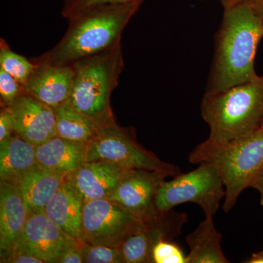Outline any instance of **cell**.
I'll return each instance as SVG.
<instances>
[{"mask_svg":"<svg viewBox=\"0 0 263 263\" xmlns=\"http://www.w3.org/2000/svg\"><path fill=\"white\" fill-rule=\"evenodd\" d=\"M193 171L174 176L161 185L155 197L157 212H166L176 205L192 202L202 209L205 217H213L224 198L220 175L212 162H202Z\"/></svg>","mask_w":263,"mask_h":263,"instance_id":"8992f818","label":"cell"},{"mask_svg":"<svg viewBox=\"0 0 263 263\" xmlns=\"http://www.w3.org/2000/svg\"><path fill=\"white\" fill-rule=\"evenodd\" d=\"M200 110L210 129L209 143H226L251 134L263 126V77L205 92Z\"/></svg>","mask_w":263,"mask_h":263,"instance_id":"3957f363","label":"cell"},{"mask_svg":"<svg viewBox=\"0 0 263 263\" xmlns=\"http://www.w3.org/2000/svg\"><path fill=\"white\" fill-rule=\"evenodd\" d=\"M81 243L48 219L44 213H33L29 214L23 233L13 252L24 251L44 263H59L66 251Z\"/></svg>","mask_w":263,"mask_h":263,"instance_id":"30bf717a","label":"cell"},{"mask_svg":"<svg viewBox=\"0 0 263 263\" xmlns=\"http://www.w3.org/2000/svg\"><path fill=\"white\" fill-rule=\"evenodd\" d=\"M190 252L187 263H228L221 248V234L216 229L213 217H205L195 230L186 236Z\"/></svg>","mask_w":263,"mask_h":263,"instance_id":"d6986e66","label":"cell"},{"mask_svg":"<svg viewBox=\"0 0 263 263\" xmlns=\"http://www.w3.org/2000/svg\"><path fill=\"white\" fill-rule=\"evenodd\" d=\"M36 164L34 145L15 133L0 142V181L15 182Z\"/></svg>","mask_w":263,"mask_h":263,"instance_id":"ac0fdd59","label":"cell"},{"mask_svg":"<svg viewBox=\"0 0 263 263\" xmlns=\"http://www.w3.org/2000/svg\"><path fill=\"white\" fill-rule=\"evenodd\" d=\"M9 107L15 133L25 141L37 146L57 136L54 110L32 95L22 91Z\"/></svg>","mask_w":263,"mask_h":263,"instance_id":"8fae6325","label":"cell"},{"mask_svg":"<svg viewBox=\"0 0 263 263\" xmlns=\"http://www.w3.org/2000/svg\"><path fill=\"white\" fill-rule=\"evenodd\" d=\"M5 262L7 263H44L43 260L29 252L16 250L8 257Z\"/></svg>","mask_w":263,"mask_h":263,"instance_id":"f1b7e54d","label":"cell"},{"mask_svg":"<svg viewBox=\"0 0 263 263\" xmlns=\"http://www.w3.org/2000/svg\"><path fill=\"white\" fill-rule=\"evenodd\" d=\"M69 179L67 175L40 167L37 164L15 182L29 214L43 213L48 202Z\"/></svg>","mask_w":263,"mask_h":263,"instance_id":"9a60e30c","label":"cell"},{"mask_svg":"<svg viewBox=\"0 0 263 263\" xmlns=\"http://www.w3.org/2000/svg\"><path fill=\"white\" fill-rule=\"evenodd\" d=\"M263 22V0H249Z\"/></svg>","mask_w":263,"mask_h":263,"instance_id":"4dcf8cb0","label":"cell"},{"mask_svg":"<svg viewBox=\"0 0 263 263\" xmlns=\"http://www.w3.org/2000/svg\"><path fill=\"white\" fill-rule=\"evenodd\" d=\"M143 2V0H65L61 13L62 16L67 20L91 7L102 5L142 3Z\"/></svg>","mask_w":263,"mask_h":263,"instance_id":"d4e9b609","label":"cell"},{"mask_svg":"<svg viewBox=\"0 0 263 263\" xmlns=\"http://www.w3.org/2000/svg\"><path fill=\"white\" fill-rule=\"evenodd\" d=\"M169 174L160 171L130 169L121 180L108 200L117 202L142 220L153 219L156 195Z\"/></svg>","mask_w":263,"mask_h":263,"instance_id":"9c48e42d","label":"cell"},{"mask_svg":"<svg viewBox=\"0 0 263 263\" xmlns=\"http://www.w3.org/2000/svg\"><path fill=\"white\" fill-rule=\"evenodd\" d=\"M29 216L16 185L0 181V262H5L18 243Z\"/></svg>","mask_w":263,"mask_h":263,"instance_id":"4fadbf2b","label":"cell"},{"mask_svg":"<svg viewBox=\"0 0 263 263\" xmlns=\"http://www.w3.org/2000/svg\"><path fill=\"white\" fill-rule=\"evenodd\" d=\"M84 243H82L66 251L60 257L59 263H84Z\"/></svg>","mask_w":263,"mask_h":263,"instance_id":"83f0119b","label":"cell"},{"mask_svg":"<svg viewBox=\"0 0 263 263\" xmlns=\"http://www.w3.org/2000/svg\"><path fill=\"white\" fill-rule=\"evenodd\" d=\"M23 91V86L13 76L0 67L1 106H10Z\"/></svg>","mask_w":263,"mask_h":263,"instance_id":"484cf974","label":"cell"},{"mask_svg":"<svg viewBox=\"0 0 263 263\" xmlns=\"http://www.w3.org/2000/svg\"><path fill=\"white\" fill-rule=\"evenodd\" d=\"M246 262L263 263V251L252 254L250 259H248V261H246Z\"/></svg>","mask_w":263,"mask_h":263,"instance_id":"1f68e13d","label":"cell"},{"mask_svg":"<svg viewBox=\"0 0 263 263\" xmlns=\"http://www.w3.org/2000/svg\"><path fill=\"white\" fill-rule=\"evenodd\" d=\"M53 110L56 116L57 134L60 138L87 145L101 130L95 123L76 110L68 100Z\"/></svg>","mask_w":263,"mask_h":263,"instance_id":"ffe728a7","label":"cell"},{"mask_svg":"<svg viewBox=\"0 0 263 263\" xmlns=\"http://www.w3.org/2000/svg\"><path fill=\"white\" fill-rule=\"evenodd\" d=\"M84 263H123L119 248L104 245H84Z\"/></svg>","mask_w":263,"mask_h":263,"instance_id":"603a6c76","label":"cell"},{"mask_svg":"<svg viewBox=\"0 0 263 263\" xmlns=\"http://www.w3.org/2000/svg\"><path fill=\"white\" fill-rule=\"evenodd\" d=\"M146 221L108 199L84 203L80 241L119 248L128 237L143 230Z\"/></svg>","mask_w":263,"mask_h":263,"instance_id":"ba28073f","label":"cell"},{"mask_svg":"<svg viewBox=\"0 0 263 263\" xmlns=\"http://www.w3.org/2000/svg\"><path fill=\"white\" fill-rule=\"evenodd\" d=\"M14 122L9 106L1 107L0 112V142L14 134Z\"/></svg>","mask_w":263,"mask_h":263,"instance_id":"4316f807","label":"cell"},{"mask_svg":"<svg viewBox=\"0 0 263 263\" xmlns=\"http://www.w3.org/2000/svg\"><path fill=\"white\" fill-rule=\"evenodd\" d=\"M219 1L222 5L224 9H226V8H230L233 5L239 4L242 2L247 1V0H219Z\"/></svg>","mask_w":263,"mask_h":263,"instance_id":"d6a6232c","label":"cell"},{"mask_svg":"<svg viewBox=\"0 0 263 263\" xmlns=\"http://www.w3.org/2000/svg\"><path fill=\"white\" fill-rule=\"evenodd\" d=\"M152 262L187 263L182 249L172 240H160L152 250Z\"/></svg>","mask_w":263,"mask_h":263,"instance_id":"cb8c5ba5","label":"cell"},{"mask_svg":"<svg viewBox=\"0 0 263 263\" xmlns=\"http://www.w3.org/2000/svg\"><path fill=\"white\" fill-rule=\"evenodd\" d=\"M159 241L158 233L146 221L143 230L128 237L119 247L124 262H152V250Z\"/></svg>","mask_w":263,"mask_h":263,"instance_id":"44dd1931","label":"cell"},{"mask_svg":"<svg viewBox=\"0 0 263 263\" xmlns=\"http://www.w3.org/2000/svg\"><path fill=\"white\" fill-rule=\"evenodd\" d=\"M35 64L12 51L3 38L0 43V67L18 81L22 86L28 80Z\"/></svg>","mask_w":263,"mask_h":263,"instance_id":"7402d4cb","label":"cell"},{"mask_svg":"<svg viewBox=\"0 0 263 263\" xmlns=\"http://www.w3.org/2000/svg\"><path fill=\"white\" fill-rule=\"evenodd\" d=\"M121 43L95 56L76 62L71 105L100 129L116 125L110 95L124 68Z\"/></svg>","mask_w":263,"mask_h":263,"instance_id":"5b68a950","label":"cell"},{"mask_svg":"<svg viewBox=\"0 0 263 263\" xmlns=\"http://www.w3.org/2000/svg\"><path fill=\"white\" fill-rule=\"evenodd\" d=\"M189 161L193 164L209 162L214 164L226 191L222 209L230 212L262 168L263 126L251 134L226 143L203 141L191 152Z\"/></svg>","mask_w":263,"mask_h":263,"instance_id":"277c9868","label":"cell"},{"mask_svg":"<svg viewBox=\"0 0 263 263\" xmlns=\"http://www.w3.org/2000/svg\"><path fill=\"white\" fill-rule=\"evenodd\" d=\"M251 187L255 189L258 192L259 202H260L261 205L263 206V167L262 170L259 171V174L257 175L256 179H254Z\"/></svg>","mask_w":263,"mask_h":263,"instance_id":"f546056e","label":"cell"},{"mask_svg":"<svg viewBox=\"0 0 263 263\" xmlns=\"http://www.w3.org/2000/svg\"><path fill=\"white\" fill-rule=\"evenodd\" d=\"M36 66L23 91L55 109L70 98L75 71L72 66L34 63Z\"/></svg>","mask_w":263,"mask_h":263,"instance_id":"7c38bea8","label":"cell"},{"mask_svg":"<svg viewBox=\"0 0 263 263\" xmlns=\"http://www.w3.org/2000/svg\"><path fill=\"white\" fill-rule=\"evenodd\" d=\"M86 161H107L129 169L160 171L171 177L181 174L178 166L161 160L136 141L132 128L116 125L104 128L86 145Z\"/></svg>","mask_w":263,"mask_h":263,"instance_id":"52a82bcc","label":"cell"},{"mask_svg":"<svg viewBox=\"0 0 263 263\" xmlns=\"http://www.w3.org/2000/svg\"><path fill=\"white\" fill-rule=\"evenodd\" d=\"M141 3L91 7L67 19L68 28L49 51L32 59L34 63L72 66L121 43L123 31Z\"/></svg>","mask_w":263,"mask_h":263,"instance_id":"7a4b0ae2","label":"cell"},{"mask_svg":"<svg viewBox=\"0 0 263 263\" xmlns=\"http://www.w3.org/2000/svg\"><path fill=\"white\" fill-rule=\"evenodd\" d=\"M86 145L55 136L36 146L40 167L71 176L86 162Z\"/></svg>","mask_w":263,"mask_h":263,"instance_id":"e0dca14e","label":"cell"},{"mask_svg":"<svg viewBox=\"0 0 263 263\" xmlns=\"http://www.w3.org/2000/svg\"><path fill=\"white\" fill-rule=\"evenodd\" d=\"M84 206L83 197L68 179L51 197L43 213L65 233L80 241Z\"/></svg>","mask_w":263,"mask_h":263,"instance_id":"2e32d148","label":"cell"},{"mask_svg":"<svg viewBox=\"0 0 263 263\" xmlns=\"http://www.w3.org/2000/svg\"><path fill=\"white\" fill-rule=\"evenodd\" d=\"M216 33L206 93L223 91L252 80L254 60L263 37V22L249 0L224 9Z\"/></svg>","mask_w":263,"mask_h":263,"instance_id":"6da1fadb","label":"cell"},{"mask_svg":"<svg viewBox=\"0 0 263 263\" xmlns=\"http://www.w3.org/2000/svg\"><path fill=\"white\" fill-rule=\"evenodd\" d=\"M129 170L107 161H86L69 176V180L86 203L91 200L108 199Z\"/></svg>","mask_w":263,"mask_h":263,"instance_id":"5bb4252c","label":"cell"}]
</instances>
